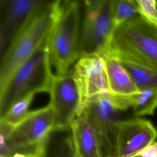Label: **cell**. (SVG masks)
I'll return each instance as SVG.
<instances>
[{
	"mask_svg": "<svg viewBox=\"0 0 157 157\" xmlns=\"http://www.w3.org/2000/svg\"><path fill=\"white\" fill-rule=\"evenodd\" d=\"M59 1H45L14 38L1 56L0 91L16 71L47 40Z\"/></svg>",
	"mask_w": 157,
	"mask_h": 157,
	"instance_id": "1",
	"label": "cell"
},
{
	"mask_svg": "<svg viewBox=\"0 0 157 157\" xmlns=\"http://www.w3.org/2000/svg\"><path fill=\"white\" fill-rule=\"evenodd\" d=\"M105 53L157 71V24L140 15L121 24L114 29Z\"/></svg>",
	"mask_w": 157,
	"mask_h": 157,
	"instance_id": "2",
	"label": "cell"
},
{
	"mask_svg": "<svg viewBox=\"0 0 157 157\" xmlns=\"http://www.w3.org/2000/svg\"><path fill=\"white\" fill-rule=\"evenodd\" d=\"M79 22L78 2L60 1L47 42L49 61L55 76L67 73L80 58Z\"/></svg>",
	"mask_w": 157,
	"mask_h": 157,
	"instance_id": "3",
	"label": "cell"
},
{
	"mask_svg": "<svg viewBox=\"0 0 157 157\" xmlns=\"http://www.w3.org/2000/svg\"><path fill=\"white\" fill-rule=\"evenodd\" d=\"M47 42L48 39L16 71L0 91V118L23 98L31 94L50 93L54 75L49 61Z\"/></svg>",
	"mask_w": 157,
	"mask_h": 157,
	"instance_id": "4",
	"label": "cell"
},
{
	"mask_svg": "<svg viewBox=\"0 0 157 157\" xmlns=\"http://www.w3.org/2000/svg\"><path fill=\"white\" fill-rule=\"evenodd\" d=\"M85 15L79 39L80 56L102 55L107 51L113 31V0L84 1Z\"/></svg>",
	"mask_w": 157,
	"mask_h": 157,
	"instance_id": "5",
	"label": "cell"
},
{
	"mask_svg": "<svg viewBox=\"0 0 157 157\" xmlns=\"http://www.w3.org/2000/svg\"><path fill=\"white\" fill-rule=\"evenodd\" d=\"M55 131V113L52 105L31 110L17 126L0 122V147L47 144Z\"/></svg>",
	"mask_w": 157,
	"mask_h": 157,
	"instance_id": "6",
	"label": "cell"
},
{
	"mask_svg": "<svg viewBox=\"0 0 157 157\" xmlns=\"http://www.w3.org/2000/svg\"><path fill=\"white\" fill-rule=\"evenodd\" d=\"M121 112L115 107L108 95L91 102L81 113L85 116L96 133L102 157L114 156L117 128L121 120Z\"/></svg>",
	"mask_w": 157,
	"mask_h": 157,
	"instance_id": "7",
	"label": "cell"
},
{
	"mask_svg": "<svg viewBox=\"0 0 157 157\" xmlns=\"http://www.w3.org/2000/svg\"><path fill=\"white\" fill-rule=\"evenodd\" d=\"M72 69L80 95V114L91 102L109 96L104 63L101 55L80 56Z\"/></svg>",
	"mask_w": 157,
	"mask_h": 157,
	"instance_id": "8",
	"label": "cell"
},
{
	"mask_svg": "<svg viewBox=\"0 0 157 157\" xmlns=\"http://www.w3.org/2000/svg\"><path fill=\"white\" fill-rule=\"evenodd\" d=\"M49 94V103L55 113V131L69 129L80 112V95L72 69L64 75H54Z\"/></svg>",
	"mask_w": 157,
	"mask_h": 157,
	"instance_id": "9",
	"label": "cell"
},
{
	"mask_svg": "<svg viewBox=\"0 0 157 157\" xmlns=\"http://www.w3.org/2000/svg\"><path fill=\"white\" fill-rule=\"evenodd\" d=\"M157 129L147 119L121 120L117 124L113 157H132L155 142Z\"/></svg>",
	"mask_w": 157,
	"mask_h": 157,
	"instance_id": "10",
	"label": "cell"
},
{
	"mask_svg": "<svg viewBox=\"0 0 157 157\" xmlns=\"http://www.w3.org/2000/svg\"><path fill=\"white\" fill-rule=\"evenodd\" d=\"M45 2L43 0H0L1 56Z\"/></svg>",
	"mask_w": 157,
	"mask_h": 157,
	"instance_id": "11",
	"label": "cell"
},
{
	"mask_svg": "<svg viewBox=\"0 0 157 157\" xmlns=\"http://www.w3.org/2000/svg\"><path fill=\"white\" fill-rule=\"evenodd\" d=\"M101 56L104 63L109 94L112 101L122 112L132 107L139 90L118 59L108 53H104Z\"/></svg>",
	"mask_w": 157,
	"mask_h": 157,
	"instance_id": "12",
	"label": "cell"
},
{
	"mask_svg": "<svg viewBox=\"0 0 157 157\" xmlns=\"http://www.w3.org/2000/svg\"><path fill=\"white\" fill-rule=\"evenodd\" d=\"M69 129L76 157H102L96 133L83 113L75 118Z\"/></svg>",
	"mask_w": 157,
	"mask_h": 157,
	"instance_id": "13",
	"label": "cell"
},
{
	"mask_svg": "<svg viewBox=\"0 0 157 157\" xmlns=\"http://www.w3.org/2000/svg\"><path fill=\"white\" fill-rule=\"evenodd\" d=\"M44 157H76L69 129L52 132Z\"/></svg>",
	"mask_w": 157,
	"mask_h": 157,
	"instance_id": "14",
	"label": "cell"
},
{
	"mask_svg": "<svg viewBox=\"0 0 157 157\" xmlns=\"http://www.w3.org/2000/svg\"><path fill=\"white\" fill-rule=\"evenodd\" d=\"M118 61L128 71L139 90L151 89L157 91V71L132 61Z\"/></svg>",
	"mask_w": 157,
	"mask_h": 157,
	"instance_id": "15",
	"label": "cell"
},
{
	"mask_svg": "<svg viewBox=\"0 0 157 157\" xmlns=\"http://www.w3.org/2000/svg\"><path fill=\"white\" fill-rule=\"evenodd\" d=\"M139 16L140 14L136 0H113L112 18L114 29Z\"/></svg>",
	"mask_w": 157,
	"mask_h": 157,
	"instance_id": "16",
	"label": "cell"
},
{
	"mask_svg": "<svg viewBox=\"0 0 157 157\" xmlns=\"http://www.w3.org/2000/svg\"><path fill=\"white\" fill-rule=\"evenodd\" d=\"M157 107V91L151 89L139 90L132 106L136 117L153 115Z\"/></svg>",
	"mask_w": 157,
	"mask_h": 157,
	"instance_id": "17",
	"label": "cell"
},
{
	"mask_svg": "<svg viewBox=\"0 0 157 157\" xmlns=\"http://www.w3.org/2000/svg\"><path fill=\"white\" fill-rule=\"evenodd\" d=\"M35 94H29L16 102L1 118L0 122L7 124L12 127L19 124L31 112L29 107Z\"/></svg>",
	"mask_w": 157,
	"mask_h": 157,
	"instance_id": "18",
	"label": "cell"
},
{
	"mask_svg": "<svg viewBox=\"0 0 157 157\" xmlns=\"http://www.w3.org/2000/svg\"><path fill=\"white\" fill-rule=\"evenodd\" d=\"M140 16L157 24L156 0H136Z\"/></svg>",
	"mask_w": 157,
	"mask_h": 157,
	"instance_id": "19",
	"label": "cell"
},
{
	"mask_svg": "<svg viewBox=\"0 0 157 157\" xmlns=\"http://www.w3.org/2000/svg\"><path fill=\"white\" fill-rule=\"evenodd\" d=\"M142 157H157V142H154L139 153Z\"/></svg>",
	"mask_w": 157,
	"mask_h": 157,
	"instance_id": "20",
	"label": "cell"
},
{
	"mask_svg": "<svg viewBox=\"0 0 157 157\" xmlns=\"http://www.w3.org/2000/svg\"><path fill=\"white\" fill-rule=\"evenodd\" d=\"M132 157H142V156H141V155H140L139 154H138V155H134V156H132Z\"/></svg>",
	"mask_w": 157,
	"mask_h": 157,
	"instance_id": "21",
	"label": "cell"
},
{
	"mask_svg": "<svg viewBox=\"0 0 157 157\" xmlns=\"http://www.w3.org/2000/svg\"><path fill=\"white\" fill-rule=\"evenodd\" d=\"M156 7H157V0H156Z\"/></svg>",
	"mask_w": 157,
	"mask_h": 157,
	"instance_id": "22",
	"label": "cell"
}]
</instances>
